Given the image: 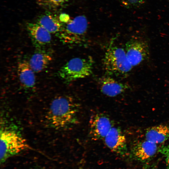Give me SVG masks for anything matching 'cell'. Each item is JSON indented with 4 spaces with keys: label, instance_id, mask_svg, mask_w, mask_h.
Here are the masks:
<instances>
[{
    "label": "cell",
    "instance_id": "6da1fadb",
    "mask_svg": "<svg viewBox=\"0 0 169 169\" xmlns=\"http://www.w3.org/2000/svg\"><path fill=\"white\" fill-rule=\"evenodd\" d=\"M80 105L73 98L60 96L51 102L46 115L49 125L56 129H61L78 122Z\"/></svg>",
    "mask_w": 169,
    "mask_h": 169
},
{
    "label": "cell",
    "instance_id": "7a4b0ae2",
    "mask_svg": "<svg viewBox=\"0 0 169 169\" xmlns=\"http://www.w3.org/2000/svg\"><path fill=\"white\" fill-rule=\"evenodd\" d=\"M0 161L3 163L10 157L31 148L20 132L10 126L1 127Z\"/></svg>",
    "mask_w": 169,
    "mask_h": 169
},
{
    "label": "cell",
    "instance_id": "3957f363",
    "mask_svg": "<svg viewBox=\"0 0 169 169\" xmlns=\"http://www.w3.org/2000/svg\"><path fill=\"white\" fill-rule=\"evenodd\" d=\"M103 64L107 75L119 78L127 77L133 66L129 61L123 48L110 46L105 53Z\"/></svg>",
    "mask_w": 169,
    "mask_h": 169
},
{
    "label": "cell",
    "instance_id": "277c9868",
    "mask_svg": "<svg viewBox=\"0 0 169 169\" xmlns=\"http://www.w3.org/2000/svg\"><path fill=\"white\" fill-rule=\"evenodd\" d=\"M94 62L90 57L72 58L64 65L58 71L59 77L69 83L86 78L93 72Z\"/></svg>",
    "mask_w": 169,
    "mask_h": 169
},
{
    "label": "cell",
    "instance_id": "5b68a950",
    "mask_svg": "<svg viewBox=\"0 0 169 169\" xmlns=\"http://www.w3.org/2000/svg\"><path fill=\"white\" fill-rule=\"evenodd\" d=\"M65 23L63 24L61 31L58 33L61 41L65 44L71 46L83 45L85 41L88 26L85 17L78 16Z\"/></svg>",
    "mask_w": 169,
    "mask_h": 169
},
{
    "label": "cell",
    "instance_id": "8992f818",
    "mask_svg": "<svg viewBox=\"0 0 169 169\" xmlns=\"http://www.w3.org/2000/svg\"><path fill=\"white\" fill-rule=\"evenodd\" d=\"M125 48L127 58L133 66L138 65L149 57V46L145 40L132 38L126 43Z\"/></svg>",
    "mask_w": 169,
    "mask_h": 169
},
{
    "label": "cell",
    "instance_id": "52a82bcc",
    "mask_svg": "<svg viewBox=\"0 0 169 169\" xmlns=\"http://www.w3.org/2000/svg\"><path fill=\"white\" fill-rule=\"evenodd\" d=\"M89 124L90 136L95 141L104 140L114 126L110 118L101 113H96L91 115Z\"/></svg>",
    "mask_w": 169,
    "mask_h": 169
},
{
    "label": "cell",
    "instance_id": "ba28073f",
    "mask_svg": "<svg viewBox=\"0 0 169 169\" xmlns=\"http://www.w3.org/2000/svg\"><path fill=\"white\" fill-rule=\"evenodd\" d=\"M103 140L107 147L114 153L121 155L126 151L125 136L118 127L114 126Z\"/></svg>",
    "mask_w": 169,
    "mask_h": 169
},
{
    "label": "cell",
    "instance_id": "9c48e42d",
    "mask_svg": "<svg viewBox=\"0 0 169 169\" xmlns=\"http://www.w3.org/2000/svg\"><path fill=\"white\" fill-rule=\"evenodd\" d=\"M98 84L101 92L110 97L116 96L125 92L129 88L128 84L119 82L108 75L100 78Z\"/></svg>",
    "mask_w": 169,
    "mask_h": 169
},
{
    "label": "cell",
    "instance_id": "30bf717a",
    "mask_svg": "<svg viewBox=\"0 0 169 169\" xmlns=\"http://www.w3.org/2000/svg\"><path fill=\"white\" fill-rule=\"evenodd\" d=\"M157 149L156 144L145 139L134 142L131 151L136 158L143 161L146 160L154 155Z\"/></svg>",
    "mask_w": 169,
    "mask_h": 169
},
{
    "label": "cell",
    "instance_id": "8fae6325",
    "mask_svg": "<svg viewBox=\"0 0 169 169\" xmlns=\"http://www.w3.org/2000/svg\"><path fill=\"white\" fill-rule=\"evenodd\" d=\"M17 73L21 84L24 87L30 88L35 84V72L30 67L29 62L23 60L19 62L17 66Z\"/></svg>",
    "mask_w": 169,
    "mask_h": 169
},
{
    "label": "cell",
    "instance_id": "7c38bea8",
    "mask_svg": "<svg viewBox=\"0 0 169 169\" xmlns=\"http://www.w3.org/2000/svg\"><path fill=\"white\" fill-rule=\"evenodd\" d=\"M28 32L33 41L40 45L49 43L51 40L50 33L38 23H28L27 25Z\"/></svg>",
    "mask_w": 169,
    "mask_h": 169
},
{
    "label": "cell",
    "instance_id": "4fadbf2b",
    "mask_svg": "<svg viewBox=\"0 0 169 169\" xmlns=\"http://www.w3.org/2000/svg\"><path fill=\"white\" fill-rule=\"evenodd\" d=\"M145 139L156 144L162 143L169 138V126L160 125L147 129Z\"/></svg>",
    "mask_w": 169,
    "mask_h": 169
},
{
    "label": "cell",
    "instance_id": "5bb4252c",
    "mask_svg": "<svg viewBox=\"0 0 169 169\" xmlns=\"http://www.w3.org/2000/svg\"><path fill=\"white\" fill-rule=\"evenodd\" d=\"M37 23L50 33H59L61 30L63 24L55 15L47 13L40 16Z\"/></svg>",
    "mask_w": 169,
    "mask_h": 169
},
{
    "label": "cell",
    "instance_id": "9a60e30c",
    "mask_svg": "<svg viewBox=\"0 0 169 169\" xmlns=\"http://www.w3.org/2000/svg\"><path fill=\"white\" fill-rule=\"evenodd\" d=\"M52 60L49 54L42 52L35 53L29 61V65L35 73H38L45 69Z\"/></svg>",
    "mask_w": 169,
    "mask_h": 169
},
{
    "label": "cell",
    "instance_id": "2e32d148",
    "mask_svg": "<svg viewBox=\"0 0 169 169\" xmlns=\"http://www.w3.org/2000/svg\"><path fill=\"white\" fill-rule=\"evenodd\" d=\"M69 0H38L40 7L47 9H54L60 7Z\"/></svg>",
    "mask_w": 169,
    "mask_h": 169
},
{
    "label": "cell",
    "instance_id": "e0dca14e",
    "mask_svg": "<svg viewBox=\"0 0 169 169\" xmlns=\"http://www.w3.org/2000/svg\"><path fill=\"white\" fill-rule=\"evenodd\" d=\"M122 4L128 8H136L140 7L145 0H120Z\"/></svg>",
    "mask_w": 169,
    "mask_h": 169
},
{
    "label": "cell",
    "instance_id": "ac0fdd59",
    "mask_svg": "<svg viewBox=\"0 0 169 169\" xmlns=\"http://www.w3.org/2000/svg\"><path fill=\"white\" fill-rule=\"evenodd\" d=\"M166 157V163L169 168V145L161 147L160 150Z\"/></svg>",
    "mask_w": 169,
    "mask_h": 169
},
{
    "label": "cell",
    "instance_id": "d6986e66",
    "mask_svg": "<svg viewBox=\"0 0 169 169\" xmlns=\"http://www.w3.org/2000/svg\"><path fill=\"white\" fill-rule=\"evenodd\" d=\"M69 17L67 15L62 14L61 15L59 19L62 23H66L69 20Z\"/></svg>",
    "mask_w": 169,
    "mask_h": 169
},
{
    "label": "cell",
    "instance_id": "ffe728a7",
    "mask_svg": "<svg viewBox=\"0 0 169 169\" xmlns=\"http://www.w3.org/2000/svg\"></svg>",
    "mask_w": 169,
    "mask_h": 169
}]
</instances>
